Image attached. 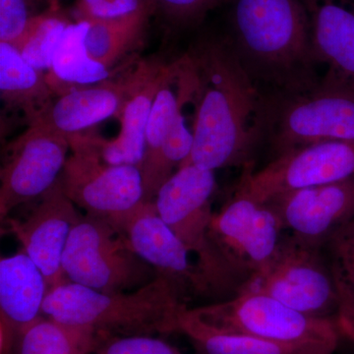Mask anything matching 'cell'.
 <instances>
[{
	"instance_id": "obj_1",
	"label": "cell",
	"mask_w": 354,
	"mask_h": 354,
	"mask_svg": "<svg viewBox=\"0 0 354 354\" xmlns=\"http://www.w3.org/2000/svg\"><path fill=\"white\" fill-rule=\"evenodd\" d=\"M187 55L195 77V118L192 151L181 165L213 171L246 167L263 140L264 93L228 39H203Z\"/></svg>"
},
{
	"instance_id": "obj_2",
	"label": "cell",
	"mask_w": 354,
	"mask_h": 354,
	"mask_svg": "<svg viewBox=\"0 0 354 354\" xmlns=\"http://www.w3.org/2000/svg\"><path fill=\"white\" fill-rule=\"evenodd\" d=\"M230 21L228 41L265 95L297 94L320 83L301 0H232Z\"/></svg>"
},
{
	"instance_id": "obj_3",
	"label": "cell",
	"mask_w": 354,
	"mask_h": 354,
	"mask_svg": "<svg viewBox=\"0 0 354 354\" xmlns=\"http://www.w3.org/2000/svg\"><path fill=\"white\" fill-rule=\"evenodd\" d=\"M186 308L177 286L158 274L151 283L123 292H102L69 281L48 292L41 315L90 328L109 339L179 333V318Z\"/></svg>"
},
{
	"instance_id": "obj_4",
	"label": "cell",
	"mask_w": 354,
	"mask_h": 354,
	"mask_svg": "<svg viewBox=\"0 0 354 354\" xmlns=\"http://www.w3.org/2000/svg\"><path fill=\"white\" fill-rule=\"evenodd\" d=\"M216 187L215 171L184 165L160 187L153 203L160 218L194 254L211 295L234 297L241 283L209 236Z\"/></svg>"
},
{
	"instance_id": "obj_5",
	"label": "cell",
	"mask_w": 354,
	"mask_h": 354,
	"mask_svg": "<svg viewBox=\"0 0 354 354\" xmlns=\"http://www.w3.org/2000/svg\"><path fill=\"white\" fill-rule=\"evenodd\" d=\"M263 140L274 158L327 141L354 140V91L324 82L291 95H265Z\"/></svg>"
},
{
	"instance_id": "obj_6",
	"label": "cell",
	"mask_w": 354,
	"mask_h": 354,
	"mask_svg": "<svg viewBox=\"0 0 354 354\" xmlns=\"http://www.w3.org/2000/svg\"><path fill=\"white\" fill-rule=\"evenodd\" d=\"M213 329L267 341L337 351L342 334L335 319L297 311L269 295L239 292L223 301L189 308Z\"/></svg>"
},
{
	"instance_id": "obj_7",
	"label": "cell",
	"mask_w": 354,
	"mask_h": 354,
	"mask_svg": "<svg viewBox=\"0 0 354 354\" xmlns=\"http://www.w3.org/2000/svg\"><path fill=\"white\" fill-rule=\"evenodd\" d=\"M269 295L290 308L318 318L335 319L339 295L330 263L321 245L292 235L279 242L278 250L262 271L239 288V292Z\"/></svg>"
},
{
	"instance_id": "obj_8",
	"label": "cell",
	"mask_w": 354,
	"mask_h": 354,
	"mask_svg": "<svg viewBox=\"0 0 354 354\" xmlns=\"http://www.w3.org/2000/svg\"><path fill=\"white\" fill-rule=\"evenodd\" d=\"M62 266L70 283L108 293L137 290L158 276L111 223L88 215L72 230Z\"/></svg>"
},
{
	"instance_id": "obj_9",
	"label": "cell",
	"mask_w": 354,
	"mask_h": 354,
	"mask_svg": "<svg viewBox=\"0 0 354 354\" xmlns=\"http://www.w3.org/2000/svg\"><path fill=\"white\" fill-rule=\"evenodd\" d=\"M67 140L71 155L59 181L66 196L85 215L113 223L143 202V178L138 167L106 162L93 133Z\"/></svg>"
},
{
	"instance_id": "obj_10",
	"label": "cell",
	"mask_w": 354,
	"mask_h": 354,
	"mask_svg": "<svg viewBox=\"0 0 354 354\" xmlns=\"http://www.w3.org/2000/svg\"><path fill=\"white\" fill-rule=\"evenodd\" d=\"M354 178V140L327 141L274 158L259 171L244 167L236 192L266 203L286 191Z\"/></svg>"
},
{
	"instance_id": "obj_11",
	"label": "cell",
	"mask_w": 354,
	"mask_h": 354,
	"mask_svg": "<svg viewBox=\"0 0 354 354\" xmlns=\"http://www.w3.org/2000/svg\"><path fill=\"white\" fill-rule=\"evenodd\" d=\"M283 230L270 205L235 193L220 212L214 213L209 236L241 286L269 264L278 250Z\"/></svg>"
},
{
	"instance_id": "obj_12",
	"label": "cell",
	"mask_w": 354,
	"mask_h": 354,
	"mask_svg": "<svg viewBox=\"0 0 354 354\" xmlns=\"http://www.w3.org/2000/svg\"><path fill=\"white\" fill-rule=\"evenodd\" d=\"M68 140L37 125L10 146L0 171V218L38 200L57 183L68 158Z\"/></svg>"
},
{
	"instance_id": "obj_13",
	"label": "cell",
	"mask_w": 354,
	"mask_h": 354,
	"mask_svg": "<svg viewBox=\"0 0 354 354\" xmlns=\"http://www.w3.org/2000/svg\"><path fill=\"white\" fill-rule=\"evenodd\" d=\"M111 225L139 257L177 286L186 301L211 295L187 249L158 215L155 203H140Z\"/></svg>"
},
{
	"instance_id": "obj_14",
	"label": "cell",
	"mask_w": 354,
	"mask_h": 354,
	"mask_svg": "<svg viewBox=\"0 0 354 354\" xmlns=\"http://www.w3.org/2000/svg\"><path fill=\"white\" fill-rule=\"evenodd\" d=\"M82 216L65 194L58 178L26 218L4 221L24 252L43 272L48 292L69 283L62 259L70 234Z\"/></svg>"
},
{
	"instance_id": "obj_15",
	"label": "cell",
	"mask_w": 354,
	"mask_h": 354,
	"mask_svg": "<svg viewBox=\"0 0 354 354\" xmlns=\"http://www.w3.org/2000/svg\"><path fill=\"white\" fill-rule=\"evenodd\" d=\"M146 64L147 60H140L121 75L118 73L108 80L73 88L57 95L34 125L69 138L109 118L118 120L128 97L143 77Z\"/></svg>"
},
{
	"instance_id": "obj_16",
	"label": "cell",
	"mask_w": 354,
	"mask_h": 354,
	"mask_svg": "<svg viewBox=\"0 0 354 354\" xmlns=\"http://www.w3.org/2000/svg\"><path fill=\"white\" fill-rule=\"evenodd\" d=\"M266 203L276 212L283 230L322 245L354 218V178L286 191Z\"/></svg>"
},
{
	"instance_id": "obj_17",
	"label": "cell",
	"mask_w": 354,
	"mask_h": 354,
	"mask_svg": "<svg viewBox=\"0 0 354 354\" xmlns=\"http://www.w3.org/2000/svg\"><path fill=\"white\" fill-rule=\"evenodd\" d=\"M322 81L354 91V0H301Z\"/></svg>"
},
{
	"instance_id": "obj_18",
	"label": "cell",
	"mask_w": 354,
	"mask_h": 354,
	"mask_svg": "<svg viewBox=\"0 0 354 354\" xmlns=\"http://www.w3.org/2000/svg\"><path fill=\"white\" fill-rule=\"evenodd\" d=\"M171 66L172 64H162L147 60L143 77L128 97L118 118L120 130L118 136L104 140L94 134L95 145L102 158L109 164L141 167L149 116L156 95L169 76Z\"/></svg>"
},
{
	"instance_id": "obj_19",
	"label": "cell",
	"mask_w": 354,
	"mask_h": 354,
	"mask_svg": "<svg viewBox=\"0 0 354 354\" xmlns=\"http://www.w3.org/2000/svg\"><path fill=\"white\" fill-rule=\"evenodd\" d=\"M46 283L25 252L0 260V322L17 330L41 315Z\"/></svg>"
},
{
	"instance_id": "obj_20",
	"label": "cell",
	"mask_w": 354,
	"mask_h": 354,
	"mask_svg": "<svg viewBox=\"0 0 354 354\" xmlns=\"http://www.w3.org/2000/svg\"><path fill=\"white\" fill-rule=\"evenodd\" d=\"M0 97L7 108L24 114L28 127H32L57 95L46 73L26 62L12 44L0 41Z\"/></svg>"
},
{
	"instance_id": "obj_21",
	"label": "cell",
	"mask_w": 354,
	"mask_h": 354,
	"mask_svg": "<svg viewBox=\"0 0 354 354\" xmlns=\"http://www.w3.org/2000/svg\"><path fill=\"white\" fill-rule=\"evenodd\" d=\"M88 24L72 22L60 39L46 79L57 95L80 86L93 85L108 80L121 70L106 68L88 55L85 37Z\"/></svg>"
},
{
	"instance_id": "obj_22",
	"label": "cell",
	"mask_w": 354,
	"mask_h": 354,
	"mask_svg": "<svg viewBox=\"0 0 354 354\" xmlns=\"http://www.w3.org/2000/svg\"><path fill=\"white\" fill-rule=\"evenodd\" d=\"M106 341L90 328L41 315L17 330L13 354H92Z\"/></svg>"
},
{
	"instance_id": "obj_23",
	"label": "cell",
	"mask_w": 354,
	"mask_h": 354,
	"mask_svg": "<svg viewBox=\"0 0 354 354\" xmlns=\"http://www.w3.org/2000/svg\"><path fill=\"white\" fill-rule=\"evenodd\" d=\"M179 333L187 335L204 354H334V351L267 341L250 335L213 329L184 310L179 318Z\"/></svg>"
},
{
	"instance_id": "obj_24",
	"label": "cell",
	"mask_w": 354,
	"mask_h": 354,
	"mask_svg": "<svg viewBox=\"0 0 354 354\" xmlns=\"http://www.w3.org/2000/svg\"><path fill=\"white\" fill-rule=\"evenodd\" d=\"M153 14V9L148 8L123 17L88 23L85 44L88 55L113 69L138 44Z\"/></svg>"
},
{
	"instance_id": "obj_25",
	"label": "cell",
	"mask_w": 354,
	"mask_h": 354,
	"mask_svg": "<svg viewBox=\"0 0 354 354\" xmlns=\"http://www.w3.org/2000/svg\"><path fill=\"white\" fill-rule=\"evenodd\" d=\"M55 6L34 18L19 39L12 44L26 62L48 73L60 39L71 21Z\"/></svg>"
},
{
	"instance_id": "obj_26",
	"label": "cell",
	"mask_w": 354,
	"mask_h": 354,
	"mask_svg": "<svg viewBox=\"0 0 354 354\" xmlns=\"http://www.w3.org/2000/svg\"><path fill=\"white\" fill-rule=\"evenodd\" d=\"M227 0H151L155 14L162 16L167 24L186 29L199 24L209 11Z\"/></svg>"
},
{
	"instance_id": "obj_27",
	"label": "cell",
	"mask_w": 354,
	"mask_h": 354,
	"mask_svg": "<svg viewBox=\"0 0 354 354\" xmlns=\"http://www.w3.org/2000/svg\"><path fill=\"white\" fill-rule=\"evenodd\" d=\"M330 268L335 278L346 286L354 297V218L330 235Z\"/></svg>"
},
{
	"instance_id": "obj_28",
	"label": "cell",
	"mask_w": 354,
	"mask_h": 354,
	"mask_svg": "<svg viewBox=\"0 0 354 354\" xmlns=\"http://www.w3.org/2000/svg\"><path fill=\"white\" fill-rule=\"evenodd\" d=\"M148 8L153 9L151 0H76L72 17L74 22L90 23L123 17Z\"/></svg>"
},
{
	"instance_id": "obj_29",
	"label": "cell",
	"mask_w": 354,
	"mask_h": 354,
	"mask_svg": "<svg viewBox=\"0 0 354 354\" xmlns=\"http://www.w3.org/2000/svg\"><path fill=\"white\" fill-rule=\"evenodd\" d=\"M44 6L39 0H0V41L14 44Z\"/></svg>"
},
{
	"instance_id": "obj_30",
	"label": "cell",
	"mask_w": 354,
	"mask_h": 354,
	"mask_svg": "<svg viewBox=\"0 0 354 354\" xmlns=\"http://www.w3.org/2000/svg\"><path fill=\"white\" fill-rule=\"evenodd\" d=\"M92 354H181L164 339L148 335L113 337Z\"/></svg>"
},
{
	"instance_id": "obj_31",
	"label": "cell",
	"mask_w": 354,
	"mask_h": 354,
	"mask_svg": "<svg viewBox=\"0 0 354 354\" xmlns=\"http://www.w3.org/2000/svg\"><path fill=\"white\" fill-rule=\"evenodd\" d=\"M335 281L339 295V309L335 320L342 337H348L354 342V297L335 277Z\"/></svg>"
},
{
	"instance_id": "obj_32",
	"label": "cell",
	"mask_w": 354,
	"mask_h": 354,
	"mask_svg": "<svg viewBox=\"0 0 354 354\" xmlns=\"http://www.w3.org/2000/svg\"><path fill=\"white\" fill-rule=\"evenodd\" d=\"M39 1H41L44 6V4H48V6H57V0H39Z\"/></svg>"
}]
</instances>
